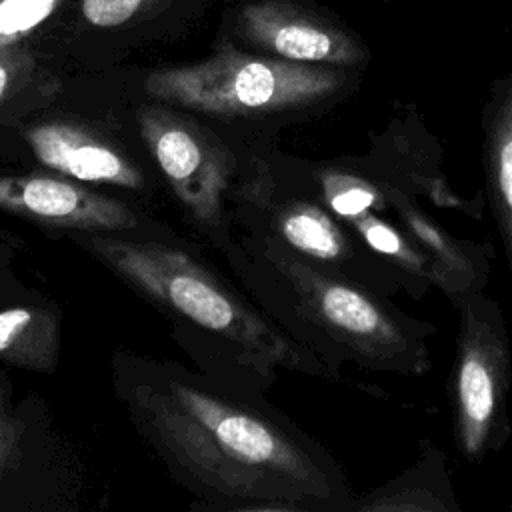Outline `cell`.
I'll return each mask as SVG.
<instances>
[{
	"label": "cell",
	"instance_id": "obj_18",
	"mask_svg": "<svg viewBox=\"0 0 512 512\" xmlns=\"http://www.w3.org/2000/svg\"><path fill=\"white\" fill-rule=\"evenodd\" d=\"M22 424L10 398V382L0 372V484L18 456Z\"/></svg>",
	"mask_w": 512,
	"mask_h": 512
},
{
	"label": "cell",
	"instance_id": "obj_13",
	"mask_svg": "<svg viewBox=\"0 0 512 512\" xmlns=\"http://www.w3.org/2000/svg\"><path fill=\"white\" fill-rule=\"evenodd\" d=\"M64 60L44 42L0 50V126L50 106L62 92Z\"/></svg>",
	"mask_w": 512,
	"mask_h": 512
},
{
	"label": "cell",
	"instance_id": "obj_3",
	"mask_svg": "<svg viewBox=\"0 0 512 512\" xmlns=\"http://www.w3.org/2000/svg\"><path fill=\"white\" fill-rule=\"evenodd\" d=\"M262 254L286 286L302 342L334 370L352 360L368 370L420 376L430 370L434 326L408 316L388 296L264 236Z\"/></svg>",
	"mask_w": 512,
	"mask_h": 512
},
{
	"label": "cell",
	"instance_id": "obj_17",
	"mask_svg": "<svg viewBox=\"0 0 512 512\" xmlns=\"http://www.w3.org/2000/svg\"><path fill=\"white\" fill-rule=\"evenodd\" d=\"M70 0H0V50L42 42Z\"/></svg>",
	"mask_w": 512,
	"mask_h": 512
},
{
	"label": "cell",
	"instance_id": "obj_19",
	"mask_svg": "<svg viewBox=\"0 0 512 512\" xmlns=\"http://www.w3.org/2000/svg\"><path fill=\"white\" fill-rule=\"evenodd\" d=\"M510 510H512V504H510Z\"/></svg>",
	"mask_w": 512,
	"mask_h": 512
},
{
	"label": "cell",
	"instance_id": "obj_16",
	"mask_svg": "<svg viewBox=\"0 0 512 512\" xmlns=\"http://www.w3.org/2000/svg\"><path fill=\"white\" fill-rule=\"evenodd\" d=\"M60 356V318L40 304L0 308V362L50 374Z\"/></svg>",
	"mask_w": 512,
	"mask_h": 512
},
{
	"label": "cell",
	"instance_id": "obj_4",
	"mask_svg": "<svg viewBox=\"0 0 512 512\" xmlns=\"http://www.w3.org/2000/svg\"><path fill=\"white\" fill-rule=\"evenodd\" d=\"M360 80L362 70L254 54L218 34L206 58L152 68L142 88L200 116L266 120L322 112L350 98Z\"/></svg>",
	"mask_w": 512,
	"mask_h": 512
},
{
	"label": "cell",
	"instance_id": "obj_8",
	"mask_svg": "<svg viewBox=\"0 0 512 512\" xmlns=\"http://www.w3.org/2000/svg\"><path fill=\"white\" fill-rule=\"evenodd\" d=\"M220 32L242 50L302 64L364 70L366 42L314 0H226Z\"/></svg>",
	"mask_w": 512,
	"mask_h": 512
},
{
	"label": "cell",
	"instance_id": "obj_1",
	"mask_svg": "<svg viewBox=\"0 0 512 512\" xmlns=\"http://www.w3.org/2000/svg\"><path fill=\"white\" fill-rule=\"evenodd\" d=\"M114 386L170 474L234 512H344L356 496L330 454L288 420L174 362L118 352Z\"/></svg>",
	"mask_w": 512,
	"mask_h": 512
},
{
	"label": "cell",
	"instance_id": "obj_15",
	"mask_svg": "<svg viewBox=\"0 0 512 512\" xmlns=\"http://www.w3.org/2000/svg\"><path fill=\"white\" fill-rule=\"evenodd\" d=\"M418 462L376 490L356 496L354 512H460L446 456L422 440Z\"/></svg>",
	"mask_w": 512,
	"mask_h": 512
},
{
	"label": "cell",
	"instance_id": "obj_14",
	"mask_svg": "<svg viewBox=\"0 0 512 512\" xmlns=\"http://www.w3.org/2000/svg\"><path fill=\"white\" fill-rule=\"evenodd\" d=\"M482 132L486 194L512 272V74L492 84Z\"/></svg>",
	"mask_w": 512,
	"mask_h": 512
},
{
	"label": "cell",
	"instance_id": "obj_10",
	"mask_svg": "<svg viewBox=\"0 0 512 512\" xmlns=\"http://www.w3.org/2000/svg\"><path fill=\"white\" fill-rule=\"evenodd\" d=\"M0 210L72 232L130 234L140 216L126 202L58 172H0Z\"/></svg>",
	"mask_w": 512,
	"mask_h": 512
},
{
	"label": "cell",
	"instance_id": "obj_2",
	"mask_svg": "<svg viewBox=\"0 0 512 512\" xmlns=\"http://www.w3.org/2000/svg\"><path fill=\"white\" fill-rule=\"evenodd\" d=\"M74 240L154 304L232 344L260 372L286 368L322 378L340 376L190 252L112 232H74Z\"/></svg>",
	"mask_w": 512,
	"mask_h": 512
},
{
	"label": "cell",
	"instance_id": "obj_9",
	"mask_svg": "<svg viewBox=\"0 0 512 512\" xmlns=\"http://www.w3.org/2000/svg\"><path fill=\"white\" fill-rule=\"evenodd\" d=\"M216 4L226 0H70L42 42L62 60L104 62L132 48L184 36Z\"/></svg>",
	"mask_w": 512,
	"mask_h": 512
},
{
	"label": "cell",
	"instance_id": "obj_12",
	"mask_svg": "<svg viewBox=\"0 0 512 512\" xmlns=\"http://www.w3.org/2000/svg\"><path fill=\"white\" fill-rule=\"evenodd\" d=\"M380 182L390 214L428 256L434 272V284L446 294L452 306L474 292H484L490 276L492 252L448 232L438 220L424 212V208H420L414 196L406 190L386 180Z\"/></svg>",
	"mask_w": 512,
	"mask_h": 512
},
{
	"label": "cell",
	"instance_id": "obj_7",
	"mask_svg": "<svg viewBox=\"0 0 512 512\" xmlns=\"http://www.w3.org/2000/svg\"><path fill=\"white\" fill-rule=\"evenodd\" d=\"M236 198L244 206H254L264 218V236L292 252L362 282L384 296L398 290L406 292L400 274L318 198L282 196L272 174L264 168L258 166L254 176L236 188Z\"/></svg>",
	"mask_w": 512,
	"mask_h": 512
},
{
	"label": "cell",
	"instance_id": "obj_5",
	"mask_svg": "<svg viewBox=\"0 0 512 512\" xmlns=\"http://www.w3.org/2000/svg\"><path fill=\"white\" fill-rule=\"evenodd\" d=\"M454 308L460 314L448 382L454 440L466 460L482 462L488 454L500 452L512 434V350L496 300L474 292Z\"/></svg>",
	"mask_w": 512,
	"mask_h": 512
},
{
	"label": "cell",
	"instance_id": "obj_11",
	"mask_svg": "<svg viewBox=\"0 0 512 512\" xmlns=\"http://www.w3.org/2000/svg\"><path fill=\"white\" fill-rule=\"evenodd\" d=\"M34 160L82 184L124 190L146 188V174L136 160L100 128L64 116H46L20 126Z\"/></svg>",
	"mask_w": 512,
	"mask_h": 512
},
{
	"label": "cell",
	"instance_id": "obj_6",
	"mask_svg": "<svg viewBox=\"0 0 512 512\" xmlns=\"http://www.w3.org/2000/svg\"><path fill=\"white\" fill-rule=\"evenodd\" d=\"M138 134L172 194L216 246L230 250L226 200L232 196L234 158L194 112L154 100L136 110Z\"/></svg>",
	"mask_w": 512,
	"mask_h": 512
}]
</instances>
